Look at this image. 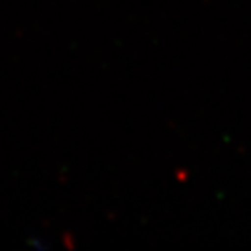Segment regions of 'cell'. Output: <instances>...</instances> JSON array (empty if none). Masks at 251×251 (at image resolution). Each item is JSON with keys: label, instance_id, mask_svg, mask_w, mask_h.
<instances>
[{"label": "cell", "instance_id": "1", "mask_svg": "<svg viewBox=\"0 0 251 251\" xmlns=\"http://www.w3.org/2000/svg\"><path fill=\"white\" fill-rule=\"evenodd\" d=\"M31 246L33 248H37V250H47V244L46 243H42V241H31Z\"/></svg>", "mask_w": 251, "mask_h": 251}]
</instances>
